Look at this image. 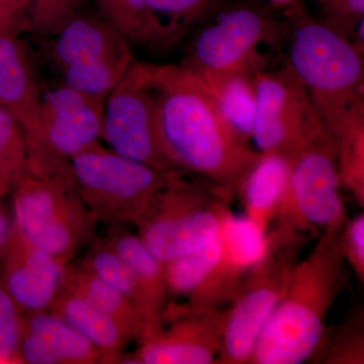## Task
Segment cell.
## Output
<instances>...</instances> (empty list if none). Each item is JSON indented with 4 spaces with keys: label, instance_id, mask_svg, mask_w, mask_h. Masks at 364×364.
Returning <instances> with one entry per match:
<instances>
[{
    "label": "cell",
    "instance_id": "cell-1",
    "mask_svg": "<svg viewBox=\"0 0 364 364\" xmlns=\"http://www.w3.org/2000/svg\"><path fill=\"white\" fill-rule=\"evenodd\" d=\"M160 147L172 169L236 195L261 154L223 117L202 80L176 64L142 62Z\"/></svg>",
    "mask_w": 364,
    "mask_h": 364
},
{
    "label": "cell",
    "instance_id": "cell-2",
    "mask_svg": "<svg viewBox=\"0 0 364 364\" xmlns=\"http://www.w3.org/2000/svg\"><path fill=\"white\" fill-rule=\"evenodd\" d=\"M340 229L321 234L308 255L294 263L286 293L261 331L249 364L312 359L330 311L346 287L347 265L337 246Z\"/></svg>",
    "mask_w": 364,
    "mask_h": 364
},
{
    "label": "cell",
    "instance_id": "cell-3",
    "mask_svg": "<svg viewBox=\"0 0 364 364\" xmlns=\"http://www.w3.org/2000/svg\"><path fill=\"white\" fill-rule=\"evenodd\" d=\"M287 7V65L308 90L326 128L364 102L363 54L298 1Z\"/></svg>",
    "mask_w": 364,
    "mask_h": 364
},
{
    "label": "cell",
    "instance_id": "cell-4",
    "mask_svg": "<svg viewBox=\"0 0 364 364\" xmlns=\"http://www.w3.org/2000/svg\"><path fill=\"white\" fill-rule=\"evenodd\" d=\"M289 39L286 20L253 2L224 9L196 32L179 64L210 87L239 73L264 69L261 46L279 49Z\"/></svg>",
    "mask_w": 364,
    "mask_h": 364
},
{
    "label": "cell",
    "instance_id": "cell-5",
    "mask_svg": "<svg viewBox=\"0 0 364 364\" xmlns=\"http://www.w3.org/2000/svg\"><path fill=\"white\" fill-rule=\"evenodd\" d=\"M233 196L181 172L155 196L136 234L163 263L214 241L232 212Z\"/></svg>",
    "mask_w": 364,
    "mask_h": 364
},
{
    "label": "cell",
    "instance_id": "cell-6",
    "mask_svg": "<svg viewBox=\"0 0 364 364\" xmlns=\"http://www.w3.org/2000/svg\"><path fill=\"white\" fill-rule=\"evenodd\" d=\"M70 168L81 200L98 223L109 227H136L155 196L181 173L153 168L100 142L76 155Z\"/></svg>",
    "mask_w": 364,
    "mask_h": 364
},
{
    "label": "cell",
    "instance_id": "cell-7",
    "mask_svg": "<svg viewBox=\"0 0 364 364\" xmlns=\"http://www.w3.org/2000/svg\"><path fill=\"white\" fill-rule=\"evenodd\" d=\"M11 191L14 226L57 259L70 262L95 239L97 219L72 176L42 177L28 170Z\"/></svg>",
    "mask_w": 364,
    "mask_h": 364
},
{
    "label": "cell",
    "instance_id": "cell-8",
    "mask_svg": "<svg viewBox=\"0 0 364 364\" xmlns=\"http://www.w3.org/2000/svg\"><path fill=\"white\" fill-rule=\"evenodd\" d=\"M270 230L272 248L250 270L223 313L221 349L215 363L249 364L261 331L286 293L304 235Z\"/></svg>",
    "mask_w": 364,
    "mask_h": 364
},
{
    "label": "cell",
    "instance_id": "cell-9",
    "mask_svg": "<svg viewBox=\"0 0 364 364\" xmlns=\"http://www.w3.org/2000/svg\"><path fill=\"white\" fill-rule=\"evenodd\" d=\"M289 160V186L275 215V227L318 237L340 229L347 219L346 207L331 136L326 134Z\"/></svg>",
    "mask_w": 364,
    "mask_h": 364
},
{
    "label": "cell",
    "instance_id": "cell-10",
    "mask_svg": "<svg viewBox=\"0 0 364 364\" xmlns=\"http://www.w3.org/2000/svg\"><path fill=\"white\" fill-rule=\"evenodd\" d=\"M256 107L252 136L260 154L291 159L328 134L308 90L289 65L254 74Z\"/></svg>",
    "mask_w": 364,
    "mask_h": 364
},
{
    "label": "cell",
    "instance_id": "cell-11",
    "mask_svg": "<svg viewBox=\"0 0 364 364\" xmlns=\"http://www.w3.org/2000/svg\"><path fill=\"white\" fill-rule=\"evenodd\" d=\"M53 37L63 85L95 97H107L136 61L131 46L100 16L75 14Z\"/></svg>",
    "mask_w": 364,
    "mask_h": 364
},
{
    "label": "cell",
    "instance_id": "cell-12",
    "mask_svg": "<svg viewBox=\"0 0 364 364\" xmlns=\"http://www.w3.org/2000/svg\"><path fill=\"white\" fill-rule=\"evenodd\" d=\"M105 100L65 85L42 95L43 151L30 171L42 177L71 176V160L102 139Z\"/></svg>",
    "mask_w": 364,
    "mask_h": 364
},
{
    "label": "cell",
    "instance_id": "cell-13",
    "mask_svg": "<svg viewBox=\"0 0 364 364\" xmlns=\"http://www.w3.org/2000/svg\"><path fill=\"white\" fill-rule=\"evenodd\" d=\"M102 139L122 156L153 168L174 170L163 155L158 140L152 95L142 62L136 61L105 97Z\"/></svg>",
    "mask_w": 364,
    "mask_h": 364
},
{
    "label": "cell",
    "instance_id": "cell-14",
    "mask_svg": "<svg viewBox=\"0 0 364 364\" xmlns=\"http://www.w3.org/2000/svg\"><path fill=\"white\" fill-rule=\"evenodd\" d=\"M221 309L191 311L181 306H165L162 322L168 327L143 335L133 355H124L123 363L210 364L217 363L221 349Z\"/></svg>",
    "mask_w": 364,
    "mask_h": 364
},
{
    "label": "cell",
    "instance_id": "cell-15",
    "mask_svg": "<svg viewBox=\"0 0 364 364\" xmlns=\"http://www.w3.org/2000/svg\"><path fill=\"white\" fill-rule=\"evenodd\" d=\"M221 252L208 277L188 296L182 308L191 311L221 309L230 304L250 270L268 253L273 233H265L246 215H228L220 233Z\"/></svg>",
    "mask_w": 364,
    "mask_h": 364
},
{
    "label": "cell",
    "instance_id": "cell-16",
    "mask_svg": "<svg viewBox=\"0 0 364 364\" xmlns=\"http://www.w3.org/2000/svg\"><path fill=\"white\" fill-rule=\"evenodd\" d=\"M66 264L26 238L13 223L0 254V284L21 314L48 311L61 293Z\"/></svg>",
    "mask_w": 364,
    "mask_h": 364
},
{
    "label": "cell",
    "instance_id": "cell-17",
    "mask_svg": "<svg viewBox=\"0 0 364 364\" xmlns=\"http://www.w3.org/2000/svg\"><path fill=\"white\" fill-rule=\"evenodd\" d=\"M41 95L25 50L9 32L0 33V107L16 119L25 136L28 170L43 151Z\"/></svg>",
    "mask_w": 364,
    "mask_h": 364
},
{
    "label": "cell",
    "instance_id": "cell-18",
    "mask_svg": "<svg viewBox=\"0 0 364 364\" xmlns=\"http://www.w3.org/2000/svg\"><path fill=\"white\" fill-rule=\"evenodd\" d=\"M18 354L21 363H100L97 347L49 311L21 314Z\"/></svg>",
    "mask_w": 364,
    "mask_h": 364
},
{
    "label": "cell",
    "instance_id": "cell-19",
    "mask_svg": "<svg viewBox=\"0 0 364 364\" xmlns=\"http://www.w3.org/2000/svg\"><path fill=\"white\" fill-rule=\"evenodd\" d=\"M98 16L116 31L132 49L153 55L172 51L188 31L164 23L147 0H95Z\"/></svg>",
    "mask_w": 364,
    "mask_h": 364
},
{
    "label": "cell",
    "instance_id": "cell-20",
    "mask_svg": "<svg viewBox=\"0 0 364 364\" xmlns=\"http://www.w3.org/2000/svg\"><path fill=\"white\" fill-rule=\"evenodd\" d=\"M105 240L126 263L142 296L143 335L152 332L162 324L163 311L169 296L164 263L151 253L138 234L132 233L126 227H109Z\"/></svg>",
    "mask_w": 364,
    "mask_h": 364
},
{
    "label": "cell",
    "instance_id": "cell-21",
    "mask_svg": "<svg viewBox=\"0 0 364 364\" xmlns=\"http://www.w3.org/2000/svg\"><path fill=\"white\" fill-rule=\"evenodd\" d=\"M289 174L291 162L287 158L261 154L260 159L244 176L236 189L245 212L244 215L265 233L272 229L286 195Z\"/></svg>",
    "mask_w": 364,
    "mask_h": 364
},
{
    "label": "cell",
    "instance_id": "cell-22",
    "mask_svg": "<svg viewBox=\"0 0 364 364\" xmlns=\"http://www.w3.org/2000/svg\"><path fill=\"white\" fill-rule=\"evenodd\" d=\"M48 311L90 340L100 351V363H123L124 348L133 340L97 306L80 296L61 291Z\"/></svg>",
    "mask_w": 364,
    "mask_h": 364
},
{
    "label": "cell",
    "instance_id": "cell-23",
    "mask_svg": "<svg viewBox=\"0 0 364 364\" xmlns=\"http://www.w3.org/2000/svg\"><path fill=\"white\" fill-rule=\"evenodd\" d=\"M62 291L80 296L97 306L109 316L133 341L142 337V317L131 301L80 265L67 263Z\"/></svg>",
    "mask_w": 364,
    "mask_h": 364
},
{
    "label": "cell",
    "instance_id": "cell-24",
    "mask_svg": "<svg viewBox=\"0 0 364 364\" xmlns=\"http://www.w3.org/2000/svg\"><path fill=\"white\" fill-rule=\"evenodd\" d=\"M336 153L342 188L364 205V102L351 107L326 128Z\"/></svg>",
    "mask_w": 364,
    "mask_h": 364
},
{
    "label": "cell",
    "instance_id": "cell-25",
    "mask_svg": "<svg viewBox=\"0 0 364 364\" xmlns=\"http://www.w3.org/2000/svg\"><path fill=\"white\" fill-rule=\"evenodd\" d=\"M254 74L239 73L207 87L214 97L223 117L243 140H251L256 93Z\"/></svg>",
    "mask_w": 364,
    "mask_h": 364
},
{
    "label": "cell",
    "instance_id": "cell-26",
    "mask_svg": "<svg viewBox=\"0 0 364 364\" xmlns=\"http://www.w3.org/2000/svg\"><path fill=\"white\" fill-rule=\"evenodd\" d=\"M79 265L123 294L135 306L143 320V299L135 279L126 263L109 247L105 238L91 241L90 247Z\"/></svg>",
    "mask_w": 364,
    "mask_h": 364
},
{
    "label": "cell",
    "instance_id": "cell-27",
    "mask_svg": "<svg viewBox=\"0 0 364 364\" xmlns=\"http://www.w3.org/2000/svg\"><path fill=\"white\" fill-rule=\"evenodd\" d=\"M363 309H354L331 334L324 333L312 359L318 363L363 364Z\"/></svg>",
    "mask_w": 364,
    "mask_h": 364
},
{
    "label": "cell",
    "instance_id": "cell-28",
    "mask_svg": "<svg viewBox=\"0 0 364 364\" xmlns=\"http://www.w3.org/2000/svg\"><path fill=\"white\" fill-rule=\"evenodd\" d=\"M220 252L219 235L205 247L164 263L169 296H188L193 293L214 267Z\"/></svg>",
    "mask_w": 364,
    "mask_h": 364
},
{
    "label": "cell",
    "instance_id": "cell-29",
    "mask_svg": "<svg viewBox=\"0 0 364 364\" xmlns=\"http://www.w3.org/2000/svg\"><path fill=\"white\" fill-rule=\"evenodd\" d=\"M28 170L25 136L16 119L0 107V200Z\"/></svg>",
    "mask_w": 364,
    "mask_h": 364
},
{
    "label": "cell",
    "instance_id": "cell-30",
    "mask_svg": "<svg viewBox=\"0 0 364 364\" xmlns=\"http://www.w3.org/2000/svg\"><path fill=\"white\" fill-rule=\"evenodd\" d=\"M225 0H147L158 18L168 25L188 31L207 21Z\"/></svg>",
    "mask_w": 364,
    "mask_h": 364
},
{
    "label": "cell",
    "instance_id": "cell-31",
    "mask_svg": "<svg viewBox=\"0 0 364 364\" xmlns=\"http://www.w3.org/2000/svg\"><path fill=\"white\" fill-rule=\"evenodd\" d=\"M83 0H28V21L33 32L53 37L61 26L77 14Z\"/></svg>",
    "mask_w": 364,
    "mask_h": 364
},
{
    "label": "cell",
    "instance_id": "cell-32",
    "mask_svg": "<svg viewBox=\"0 0 364 364\" xmlns=\"http://www.w3.org/2000/svg\"><path fill=\"white\" fill-rule=\"evenodd\" d=\"M21 313L0 284V363H21Z\"/></svg>",
    "mask_w": 364,
    "mask_h": 364
},
{
    "label": "cell",
    "instance_id": "cell-33",
    "mask_svg": "<svg viewBox=\"0 0 364 364\" xmlns=\"http://www.w3.org/2000/svg\"><path fill=\"white\" fill-rule=\"evenodd\" d=\"M321 21L351 40L356 26L364 20V0H316Z\"/></svg>",
    "mask_w": 364,
    "mask_h": 364
},
{
    "label": "cell",
    "instance_id": "cell-34",
    "mask_svg": "<svg viewBox=\"0 0 364 364\" xmlns=\"http://www.w3.org/2000/svg\"><path fill=\"white\" fill-rule=\"evenodd\" d=\"M340 255L351 268L359 282H364V214L347 218L337 238Z\"/></svg>",
    "mask_w": 364,
    "mask_h": 364
},
{
    "label": "cell",
    "instance_id": "cell-35",
    "mask_svg": "<svg viewBox=\"0 0 364 364\" xmlns=\"http://www.w3.org/2000/svg\"><path fill=\"white\" fill-rule=\"evenodd\" d=\"M1 200H0V254L6 248L7 241L11 236V229H13V223L9 222L6 215L2 210Z\"/></svg>",
    "mask_w": 364,
    "mask_h": 364
},
{
    "label": "cell",
    "instance_id": "cell-36",
    "mask_svg": "<svg viewBox=\"0 0 364 364\" xmlns=\"http://www.w3.org/2000/svg\"><path fill=\"white\" fill-rule=\"evenodd\" d=\"M16 16L18 14L0 9V33L9 32L16 21Z\"/></svg>",
    "mask_w": 364,
    "mask_h": 364
},
{
    "label": "cell",
    "instance_id": "cell-37",
    "mask_svg": "<svg viewBox=\"0 0 364 364\" xmlns=\"http://www.w3.org/2000/svg\"><path fill=\"white\" fill-rule=\"evenodd\" d=\"M16 13L20 14L21 11L28 7V0H6Z\"/></svg>",
    "mask_w": 364,
    "mask_h": 364
},
{
    "label": "cell",
    "instance_id": "cell-38",
    "mask_svg": "<svg viewBox=\"0 0 364 364\" xmlns=\"http://www.w3.org/2000/svg\"><path fill=\"white\" fill-rule=\"evenodd\" d=\"M267 1H269L272 6L287 7L289 4H293V2L296 1V0H267Z\"/></svg>",
    "mask_w": 364,
    "mask_h": 364
},
{
    "label": "cell",
    "instance_id": "cell-39",
    "mask_svg": "<svg viewBox=\"0 0 364 364\" xmlns=\"http://www.w3.org/2000/svg\"><path fill=\"white\" fill-rule=\"evenodd\" d=\"M0 9H4V11H13L14 14H18L14 11L13 7L11 6V4H9L6 0H0Z\"/></svg>",
    "mask_w": 364,
    "mask_h": 364
}]
</instances>
